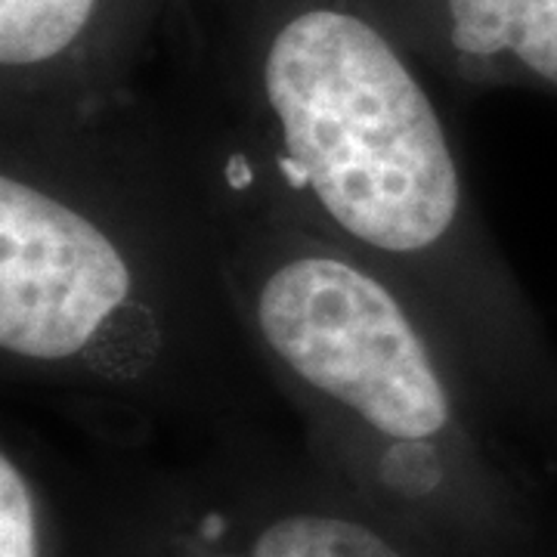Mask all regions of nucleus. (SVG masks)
I'll list each match as a JSON object with an SVG mask.
<instances>
[{"label": "nucleus", "mask_w": 557, "mask_h": 557, "mask_svg": "<svg viewBox=\"0 0 557 557\" xmlns=\"http://www.w3.org/2000/svg\"><path fill=\"white\" fill-rule=\"evenodd\" d=\"M146 69L214 196L399 282L515 437L557 449V359L379 0H177Z\"/></svg>", "instance_id": "obj_1"}, {"label": "nucleus", "mask_w": 557, "mask_h": 557, "mask_svg": "<svg viewBox=\"0 0 557 557\" xmlns=\"http://www.w3.org/2000/svg\"><path fill=\"white\" fill-rule=\"evenodd\" d=\"M0 379L102 453L270 424L199 168L143 90L0 124Z\"/></svg>", "instance_id": "obj_2"}, {"label": "nucleus", "mask_w": 557, "mask_h": 557, "mask_svg": "<svg viewBox=\"0 0 557 557\" xmlns=\"http://www.w3.org/2000/svg\"><path fill=\"white\" fill-rule=\"evenodd\" d=\"M208 199L242 325L307 456L449 555L542 557L555 515L533 465L437 319L369 263Z\"/></svg>", "instance_id": "obj_3"}, {"label": "nucleus", "mask_w": 557, "mask_h": 557, "mask_svg": "<svg viewBox=\"0 0 557 557\" xmlns=\"http://www.w3.org/2000/svg\"><path fill=\"white\" fill-rule=\"evenodd\" d=\"M87 449L100 465L106 557H456L270 424L152 456Z\"/></svg>", "instance_id": "obj_4"}, {"label": "nucleus", "mask_w": 557, "mask_h": 557, "mask_svg": "<svg viewBox=\"0 0 557 557\" xmlns=\"http://www.w3.org/2000/svg\"><path fill=\"white\" fill-rule=\"evenodd\" d=\"M177 0H0V124L127 100Z\"/></svg>", "instance_id": "obj_5"}, {"label": "nucleus", "mask_w": 557, "mask_h": 557, "mask_svg": "<svg viewBox=\"0 0 557 557\" xmlns=\"http://www.w3.org/2000/svg\"><path fill=\"white\" fill-rule=\"evenodd\" d=\"M424 69L461 90L557 97V0H379Z\"/></svg>", "instance_id": "obj_6"}, {"label": "nucleus", "mask_w": 557, "mask_h": 557, "mask_svg": "<svg viewBox=\"0 0 557 557\" xmlns=\"http://www.w3.org/2000/svg\"><path fill=\"white\" fill-rule=\"evenodd\" d=\"M0 557H106L97 456L40 431L10 403L0 418Z\"/></svg>", "instance_id": "obj_7"}, {"label": "nucleus", "mask_w": 557, "mask_h": 557, "mask_svg": "<svg viewBox=\"0 0 557 557\" xmlns=\"http://www.w3.org/2000/svg\"><path fill=\"white\" fill-rule=\"evenodd\" d=\"M542 557H557V518H552V530H548V539H545Z\"/></svg>", "instance_id": "obj_8"}]
</instances>
